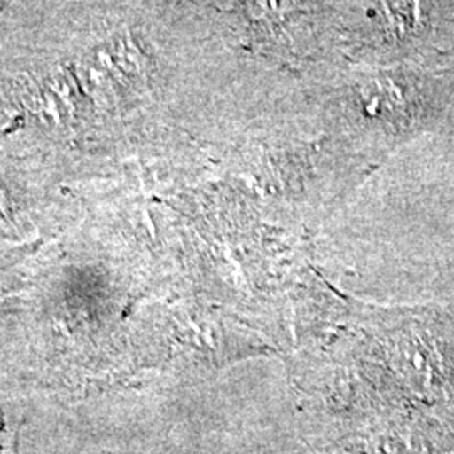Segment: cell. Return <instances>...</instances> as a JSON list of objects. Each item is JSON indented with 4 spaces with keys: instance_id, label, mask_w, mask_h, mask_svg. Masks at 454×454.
I'll use <instances>...</instances> for the list:
<instances>
[{
    "instance_id": "6da1fadb",
    "label": "cell",
    "mask_w": 454,
    "mask_h": 454,
    "mask_svg": "<svg viewBox=\"0 0 454 454\" xmlns=\"http://www.w3.org/2000/svg\"><path fill=\"white\" fill-rule=\"evenodd\" d=\"M7 451V429H5V422L0 414V454H5Z\"/></svg>"
}]
</instances>
